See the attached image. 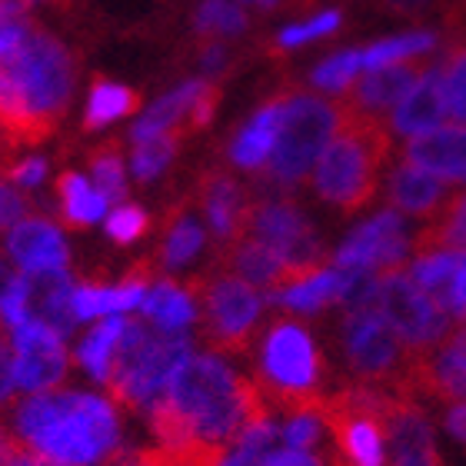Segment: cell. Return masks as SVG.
<instances>
[{"mask_svg": "<svg viewBox=\"0 0 466 466\" xmlns=\"http://www.w3.org/2000/svg\"><path fill=\"white\" fill-rule=\"evenodd\" d=\"M273 413L253 380L237 377L217 353H204L177 370L167 397L147 417L157 447L187 450L233 447L243 430Z\"/></svg>", "mask_w": 466, "mask_h": 466, "instance_id": "1", "label": "cell"}, {"mask_svg": "<svg viewBox=\"0 0 466 466\" xmlns=\"http://www.w3.org/2000/svg\"><path fill=\"white\" fill-rule=\"evenodd\" d=\"M74 57L54 34L34 27L0 57V137L10 147H37L57 134L74 97Z\"/></svg>", "mask_w": 466, "mask_h": 466, "instance_id": "2", "label": "cell"}, {"mask_svg": "<svg viewBox=\"0 0 466 466\" xmlns=\"http://www.w3.org/2000/svg\"><path fill=\"white\" fill-rule=\"evenodd\" d=\"M10 433L64 466H104L124 457L120 417L94 393H27L20 403H10Z\"/></svg>", "mask_w": 466, "mask_h": 466, "instance_id": "3", "label": "cell"}, {"mask_svg": "<svg viewBox=\"0 0 466 466\" xmlns=\"http://www.w3.org/2000/svg\"><path fill=\"white\" fill-rule=\"evenodd\" d=\"M390 150L393 130L387 120L343 110L340 127L313 170V194L343 217L367 210L380 194V177Z\"/></svg>", "mask_w": 466, "mask_h": 466, "instance_id": "4", "label": "cell"}, {"mask_svg": "<svg viewBox=\"0 0 466 466\" xmlns=\"http://www.w3.org/2000/svg\"><path fill=\"white\" fill-rule=\"evenodd\" d=\"M257 340L260 350L253 383L270 400V407L277 413L323 407L330 370L310 327L297 317H273Z\"/></svg>", "mask_w": 466, "mask_h": 466, "instance_id": "5", "label": "cell"}, {"mask_svg": "<svg viewBox=\"0 0 466 466\" xmlns=\"http://www.w3.org/2000/svg\"><path fill=\"white\" fill-rule=\"evenodd\" d=\"M190 357L194 347L180 330H160L150 327V320H127L104 387L120 407L150 413Z\"/></svg>", "mask_w": 466, "mask_h": 466, "instance_id": "6", "label": "cell"}, {"mask_svg": "<svg viewBox=\"0 0 466 466\" xmlns=\"http://www.w3.org/2000/svg\"><path fill=\"white\" fill-rule=\"evenodd\" d=\"M340 116V100L287 84V114H283L270 160L260 170L263 184L273 187V190H290V187L303 184L313 164L327 150V144L333 140V134H337Z\"/></svg>", "mask_w": 466, "mask_h": 466, "instance_id": "7", "label": "cell"}, {"mask_svg": "<svg viewBox=\"0 0 466 466\" xmlns=\"http://www.w3.org/2000/svg\"><path fill=\"white\" fill-rule=\"evenodd\" d=\"M337 350L353 383L410 397V370L417 357L403 347L397 330L377 310L373 293L363 303L343 307L340 327H337Z\"/></svg>", "mask_w": 466, "mask_h": 466, "instance_id": "8", "label": "cell"}, {"mask_svg": "<svg viewBox=\"0 0 466 466\" xmlns=\"http://www.w3.org/2000/svg\"><path fill=\"white\" fill-rule=\"evenodd\" d=\"M184 287L197 303V337L207 343V350L224 357H243L260 337L263 297L257 287L217 267L197 273Z\"/></svg>", "mask_w": 466, "mask_h": 466, "instance_id": "9", "label": "cell"}, {"mask_svg": "<svg viewBox=\"0 0 466 466\" xmlns=\"http://www.w3.org/2000/svg\"><path fill=\"white\" fill-rule=\"evenodd\" d=\"M373 303H377V310L387 317V323L397 330V337L413 357L430 353L440 340H447V333L453 330V317L440 310L437 303L420 290L413 277L407 273V267L377 273Z\"/></svg>", "mask_w": 466, "mask_h": 466, "instance_id": "10", "label": "cell"}, {"mask_svg": "<svg viewBox=\"0 0 466 466\" xmlns=\"http://www.w3.org/2000/svg\"><path fill=\"white\" fill-rule=\"evenodd\" d=\"M243 237L263 243L267 250H273L277 257H283L290 267H300V270L327 267V247H323L320 233L313 230L307 214L287 197H270V200L253 204Z\"/></svg>", "mask_w": 466, "mask_h": 466, "instance_id": "11", "label": "cell"}, {"mask_svg": "<svg viewBox=\"0 0 466 466\" xmlns=\"http://www.w3.org/2000/svg\"><path fill=\"white\" fill-rule=\"evenodd\" d=\"M14 360H17V390L24 393L57 390L70 373L64 333L40 320L20 323L14 330Z\"/></svg>", "mask_w": 466, "mask_h": 466, "instance_id": "12", "label": "cell"}, {"mask_svg": "<svg viewBox=\"0 0 466 466\" xmlns=\"http://www.w3.org/2000/svg\"><path fill=\"white\" fill-rule=\"evenodd\" d=\"M407 240V227H403V217L397 210H383L373 220H367L363 227L350 233L347 243H343L333 263L343 267V270H370V273H387L403 267L410 253Z\"/></svg>", "mask_w": 466, "mask_h": 466, "instance_id": "13", "label": "cell"}, {"mask_svg": "<svg viewBox=\"0 0 466 466\" xmlns=\"http://www.w3.org/2000/svg\"><path fill=\"white\" fill-rule=\"evenodd\" d=\"M430 70L427 54L423 57H410L390 67H377L357 77L347 90L340 94V107L360 116H377V120H390V114L397 110V104L407 97L410 90L417 87L420 77Z\"/></svg>", "mask_w": 466, "mask_h": 466, "instance_id": "14", "label": "cell"}, {"mask_svg": "<svg viewBox=\"0 0 466 466\" xmlns=\"http://www.w3.org/2000/svg\"><path fill=\"white\" fill-rule=\"evenodd\" d=\"M383 427H387V466H443L433 427L420 410L417 397L390 393L383 407Z\"/></svg>", "mask_w": 466, "mask_h": 466, "instance_id": "15", "label": "cell"}, {"mask_svg": "<svg viewBox=\"0 0 466 466\" xmlns=\"http://www.w3.org/2000/svg\"><path fill=\"white\" fill-rule=\"evenodd\" d=\"M194 200L204 210L207 227H210V233H214L217 240V250L233 240H240L243 230H247V217H250L253 200L247 194V187L230 170H224V167L217 164L207 167L204 174L197 177Z\"/></svg>", "mask_w": 466, "mask_h": 466, "instance_id": "16", "label": "cell"}, {"mask_svg": "<svg viewBox=\"0 0 466 466\" xmlns=\"http://www.w3.org/2000/svg\"><path fill=\"white\" fill-rule=\"evenodd\" d=\"M410 397H433L440 403H466V323L450 330L447 340L413 360Z\"/></svg>", "mask_w": 466, "mask_h": 466, "instance_id": "17", "label": "cell"}, {"mask_svg": "<svg viewBox=\"0 0 466 466\" xmlns=\"http://www.w3.org/2000/svg\"><path fill=\"white\" fill-rule=\"evenodd\" d=\"M210 267H217V270H224V273H233L237 280L250 283V287H263V290H270V293L283 290V287H290V283L317 273V270L290 267L283 257H277V253L267 250L263 243L250 240V237H240V240L220 247V250H217V260L210 263Z\"/></svg>", "mask_w": 466, "mask_h": 466, "instance_id": "18", "label": "cell"}, {"mask_svg": "<svg viewBox=\"0 0 466 466\" xmlns=\"http://www.w3.org/2000/svg\"><path fill=\"white\" fill-rule=\"evenodd\" d=\"M403 160L453 187H466V127L443 124L430 134L410 137L403 144Z\"/></svg>", "mask_w": 466, "mask_h": 466, "instance_id": "19", "label": "cell"}, {"mask_svg": "<svg viewBox=\"0 0 466 466\" xmlns=\"http://www.w3.org/2000/svg\"><path fill=\"white\" fill-rule=\"evenodd\" d=\"M27 283V313L30 320H40L54 327L57 333L67 337L77 323L74 313V277L67 267H54V270H20Z\"/></svg>", "mask_w": 466, "mask_h": 466, "instance_id": "20", "label": "cell"}, {"mask_svg": "<svg viewBox=\"0 0 466 466\" xmlns=\"http://www.w3.org/2000/svg\"><path fill=\"white\" fill-rule=\"evenodd\" d=\"M457 194V187L440 180V177L427 174L413 164H397L387 177V200L397 214H410V217H433L450 204V197Z\"/></svg>", "mask_w": 466, "mask_h": 466, "instance_id": "21", "label": "cell"}, {"mask_svg": "<svg viewBox=\"0 0 466 466\" xmlns=\"http://www.w3.org/2000/svg\"><path fill=\"white\" fill-rule=\"evenodd\" d=\"M283 114H287V87H283L280 94H273V97L267 100V104H263L240 130H237V137H233L230 147H227L230 164L240 167V170L260 174L273 154V144H277V134H280Z\"/></svg>", "mask_w": 466, "mask_h": 466, "instance_id": "22", "label": "cell"}, {"mask_svg": "<svg viewBox=\"0 0 466 466\" xmlns=\"http://www.w3.org/2000/svg\"><path fill=\"white\" fill-rule=\"evenodd\" d=\"M360 273L363 270H343V267L333 263V267H323V270L270 293V300L290 313H320L327 307H333V303L343 307L350 290H353V283L360 280Z\"/></svg>", "mask_w": 466, "mask_h": 466, "instance_id": "23", "label": "cell"}, {"mask_svg": "<svg viewBox=\"0 0 466 466\" xmlns=\"http://www.w3.org/2000/svg\"><path fill=\"white\" fill-rule=\"evenodd\" d=\"M447 116H450V110H447V94H443V77H440V70L430 67L427 74L420 77L417 87L400 100L387 124L397 137H407L410 140V137L430 134V130L443 127Z\"/></svg>", "mask_w": 466, "mask_h": 466, "instance_id": "24", "label": "cell"}, {"mask_svg": "<svg viewBox=\"0 0 466 466\" xmlns=\"http://www.w3.org/2000/svg\"><path fill=\"white\" fill-rule=\"evenodd\" d=\"M7 250L20 270H54L67 267L70 250L57 227L44 217H27L7 233Z\"/></svg>", "mask_w": 466, "mask_h": 466, "instance_id": "25", "label": "cell"}, {"mask_svg": "<svg viewBox=\"0 0 466 466\" xmlns=\"http://www.w3.org/2000/svg\"><path fill=\"white\" fill-rule=\"evenodd\" d=\"M207 233L204 227L197 224L190 217V207L187 204H174L167 210L164 227H160V243H157L154 253V267L157 270H177L204 250Z\"/></svg>", "mask_w": 466, "mask_h": 466, "instance_id": "26", "label": "cell"}, {"mask_svg": "<svg viewBox=\"0 0 466 466\" xmlns=\"http://www.w3.org/2000/svg\"><path fill=\"white\" fill-rule=\"evenodd\" d=\"M450 47L440 67L443 77V94H447V110L457 124L466 127V4H460L450 14Z\"/></svg>", "mask_w": 466, "mask_h": 466, "instance_id": "27", "label": "cell"}, {"mask_svg": "<svg viewBox=\"0 0 466 466\" xmlns=\"http://www.w3.org/2000/svg\"><path fill=\"white\" fill-rule=\"evenodd\" d=\"M140 310H144V320H150L160 330H184L187 323L197 320L194 297H190L184 283L174 280L150 283V290L140 300Z\"/></svg>", "mask_w": 466, "mask_h": 466, "instance_id": "28", "label": "cell"}, {"mask_svg": "<svg viewBox=\"0 0 466 466\" xmlns=\"http://www.w3.org/2000/svg\"><path fill=\"white\" fill-rule=\"evenodd\" d=\"M410 250L413 257L437 250H466V190L450 197V204L413 237Z\"/></svg>", "mask_w": 466, "mask_h": 466, "instance_id": "29", "label": "cell"}, {"mask_svg": "<svg viewBox=\"0 0 466 466\" xmlns=\"http://www.w3.org/2000/svg\"><path fill=\"white\" fill-rule=\"evenodd\" d=\"M57 197H60V217L70 230H87L104 217L107 200L100 197V190L84 180L77 174H60L57 180Z\"/></svg>", "mask_w": 466, "mask_h": 466, "instance_id": "30", "label": "cell"}, {"mask_svg": "<svg viewBox=\"0 0 466 466\" xmlns=\"http://www.w3.org/2000/svg\"><path fill=\"white\" fill-rule=\"evenodd\" d=\"M120 140H104L87 154V164L94 170L100 197L107 200V207H124L127 204V170H124V154H120Z\"/></svg>", "mask_w": 466, "mask_h": 466, "instance_id": "31", "label": "cell"}, {"mask_svg": "<svg viewBox=\"0 0 466 466\" xmlns=\"http://www.w3.org/2000/svg\"><path fill=\"white\" fill-rule=\"evenodd\" d=\"M137 107H140V94H137V90L97 77L94 80V90H90L84 130H100V127H107L110 120H116V116L134 114Z\"/></svg>", "mask_w": 466, "mask_h": 466, "instance_id": "32", "label": "cell"}, {"mask_svg": "<svg viewBox=\"0 0 466 466\" xmlns=\"http://www.w3.org/2000/svg\"><path fill=\"white\" fill-rule=\"evenodd\" d=\"M124 317H107V320H100L94 330L84 337L77 350V363L87 370L94 380H107L110 373V360H114V350H116V340H120V333H124Z\"/></svg>", "mask_w": 466, "mask_h": 466, "instance_id": "33", "label": "cell"}, {"mask_svg": "<svg viewBox=\"0 0 466 466\" xmlns=\"http://www.w3.org/2000/svg\"><path fill=\"white\" fill-rule=\"evenodd\" d=\"M433 47H437V37L427 34V30L380 40V44L363 50V70H377V67H390V64H400V60L423 57V54H430Z\"/></svg>", "mask_w": 466, "mask_h": 466, "instance_id": "34", "label": "cell"}, {"mask_svg": "<svg viewBox=\"0 0 466 466\" xmlns=\"http://www.w3.org/2000/svg\"><path fill=\"white\" fill-rule=\"evenodd\" d=\"M180 140L184 137L177 134H160V137H150V140H140L134 144V157H130V167H134V177L137 180H157V177L164 174V167L174 160V154L180 150Z\"/></svg>", "mask_w": 466, "mask_h": 466, "instance_id": "35", "label": "cell"}, {"mask_svg": "<svg viewBox=\"0 0 466 466\" xmlns=\"http://www.w3.org/2000/svg\"><path fill=\"white\" fill-rule=\"evenodd\" d=\"M360 70H363V50H343V54L323 60L320 67L313 70V87L330 90V94H343L357 80Z\"/></svg>", "mask_w": 466, "mask_h": 466, "instance_id": "36", "label": "cell"}, {"mask_svg": "<svg viewBox=\"0 0 466 466\" xmlns=\"http://www.w3.org/2000/svg\"><path fill=\"white\" fill-rule=\"evenodd\" d=\"M147 230H150V214L134 204L116 207L114 214L107 217V233H110V240H116V243H134V240H140Z\"/></svg>", "mask_w": 466, "mask_h": 466, "instance_id": "37", "label": "cell"}, {"mask_svg": "<svg viewBox=\"0 0 466 466\" xmlns=\"http://www.w3.org/2000/svg\"><path fill=\"white\" fill-rule=\"evenodd\" d=\"M30 313H27V283H24V273L17 277H10L4 283V290H0V323L10 327V330H17L20 323H27Z\"/></svg>", "mask_w": 466, "mask_h": 466, "instance_id": "38", "label": "cell"}, {"mask_svg": "<svg viewBox=\"0 0 466 466\" xmlns=\"http://www.w3.org/2000/svg\"><path fill=\"white\" fill-rule=\"evenodd\" d=\"M197 27L200 34H233L243 27V14L227 0H207L197 14Z\"/></svg>", "mask_w": 466, "mask_h": 466, "instance_id": "39", "label": "cell"}, {"mask_svg": "<svg viewBox=\"0 0 466 466\" xmlns=\"http://www.w3.org/2000/svg\"><path fill=\"white\" fill-rule=\"evenodd\" d=\"M337 27H340V14L330 10V14H323V17H317V20H307V24H300V27H287L280 34V47H300V44H307V40H317Z\"/></svg>", "mask_w": 466, "mask_h": 466, "instance_id": "40", "label": "cell"}, {"mask_svg": "<svg viewBox=\"0 0 466 466\" xmlns=\"http://www.w3.org/2000/svg\"><path fill=\"white\" fill-rule=\"evenodd\" d=\"M34 207H30L27 197H20L14 187H7L0 180V230H10V227H17L20 220H27Z\"/></svg>", "mask_w": 466, "mask_h": 466, "instance_id": "41", "label": "cell"}, {"mask_svg": "<svg viewBox=\"0 0 466 466\" xmlns=\"http://www.w3.org/2000/svg\"><path fill=\"white\" fill-rule=\"evenodd\" d=\"M14 390H17V360H14V347L4 333V323H0V407L10 403Z\"/></svg>", "mask_w": 466, "mask_h": 466, "instance_id": "42", "label": "cell"}, {"mask_svg": "<svg viewBox=\"0 0 466 466\" xmlns=\"http://www.w3.org/2000/svg\"><path fill=\"white\" fill-rule=\"evenodd\" d=\"M30 30H34V24L27 17H0V57L20 47Z\"/></svg>", "mask_w": 466, "mask_h": 466, "instance_id": "43", "label": "cell"}, {"mask_svg": "<svg viewBox=\"0 0 466 466\" xmlns=\"http://www.w3.org/2000/svg\"><path fill=\"white\" fill-rule=\"evenodd\" d=\"M44 174H47V160H40V157H30V160H20V164H10L7 167V180H14V184H24V187H34L44 180Z\"/></svg>", "mask_w": 466, "mask_h": 466, "instance_id": "44", "label": "cell"}, {"mask_svg": "<svg viewBox=\"0 0 466 466\" xmlns=\"http://www.w3.org/2000/svg\"><path fill=\"white\" fill-rule=\"evenodd\" d=\"M270 466H330V457L317 450H280L270 460Z\"/></svg>", "mask_w": 466, "mask_h": 466, "instance_id": "45", "label": "cell"}, {"mask_svg": "<svg viewBox=\"0 0 466 466\" xmlns=\"http://www.w3.org/2000/svg\"><path fill=\"white\" fill-rule=\"evenodd\" d=\"M4 466H64V463H57V460L44 457V453H37V450H30L20 443V447L14 450V457H10Z\"/></svg>", "mask_w": 466, "mask_h": 466, "instance_id": "46", "label": "cell"}, {"mask_svg": "<svg viewBox=\"0 0 466 466\" xmlns=\"http://www.w3.org/2000/svg\"><path fill=\"white\" fill-rule=\"evenodd\" d=\"M447 430L466 447V403H453L447 410Z\"/></svg>", "mask_w": 466, "mask_h": 466, "instance_id": "47", "label": "cell"}, {"mask_svg": "<svg viewBox=\"0 0 466 466\" xmlns=\"http://www.w3.org/2000/svg\"><path fill=\"white\" fill-rule=\"evenodd\" d=\"M20 447V440L14 437V433H10L7 427H4V423H0V466L7 463L10 457H14V450Z\"/></svg>", "mask_w": 466, "mask_h": 466, "instance_id": "48", "label": "cell"}, {"mask_svg": "<svg viewBox=\"0 0 466 466\" xmlns=\"http://www.w3.org/2000/svg\"><path fill=\"white\" fill-rule=\"evenodd\" d=\"M393 4H397V7L407 10V7H417V4H423V0H393Z\"/></svg>", "mask_w": 466, "mask_h": 466, "instance_id": "49", "label": "cell"}, {"mask_svg": "<svg viewBox=\"0 0 466 466\" xmlns=\"http://www.w3.org/2000/svg\"><path fill=\"white\" fill-rule=\"evenodd\" d=\"M104 466H137L130 457H120V460H114V463H104Z\"/></svg>", "mask_w": 466, "mask_h": 466, "instance_id": "50", "label": "cell"}, {"mask_svg": "<svg viewBox=\"0 0 466 466\" xmlns=\"http://www.w3.org/2000/svg\"><path fill=\"white\" fill-rule=\"evenodd\" d=\"M330 466H343V463H340V457H337V453H330Z\"/></svg>", "mask_w": 466, "mask_h": 466, "instance_id": "51", "label": "cell"}, {"mask_svg": "<svg viewBox=\"0 0 466 466\" xmlns=\"http://www.w3.org/2000/svg\"><path fill=\"white\" fill-rule=\"evenodd\" d=\"M267 4H273V0H267Z\"/></svg>", "mask_w": 466, "mask_h": 466, "instance_id": "52", "label": "cell"}]
</instances>
